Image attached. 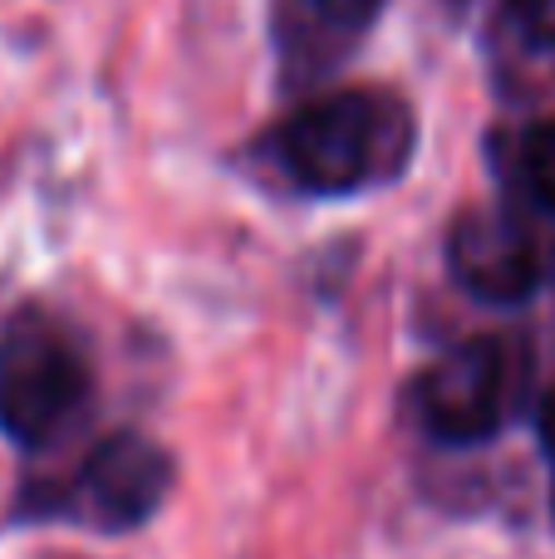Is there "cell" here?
Segmentation results:
<instances>
[{
  "mask_svg": "<svg viewBox=\"0 0 555 559\" xmlns=\"http://www.w3.org/2000/svg\"><path fill=\"white\" fill-rule=\"evenodd\" d=\"M413 153V114L379 88L324 94L291 114L271 138V157L295 187L320 197L393 182Z\"/></svg>",
  "mask_w": 555,
  "mask_h": 559,
  "instance_id": "obj_1",
  "label": "cell"
},
{
  "mask_svg": "<svg viewBox=\"0 0 555 559\" xmlns=\"http://www.w3.org/2000/svg\"><path fill=\"white\" fill-rule=\"evenodd\" d=\"M88 368L45 319H25L0 344V432L20 447H49L79 417Z\"/></svg>",
  "mask_w": 555,
  "mask_h": 559,
  "instance_id": "obj_2",
  "label": "cell"
},
{
  "mask_svg": "<svg viewBox=\"0 0 555 559\" xmlns=\"http://www.w3.org/2000/svg\"><path fill=\"white\" fill-rule=\"evenodd\" d=\"M173 491V456L143 432H114L84 456L55 511L94 531H138Z\"/></svg>",
  "mask_w": 555,
  "mask_h": 559,
  "instance_id": "obj_3",
  "label": "cell"
},
{
  "mask_svg": "<svg viewBox=\"0 0 555 559\" xmlns=\"http://www.w3.org/2000/svg\"><path fill=\"white\" fill-rule=\"evenodd\" d=\"M511 407V364L497 338H468L423 373L418 417L438 442L477 447L501 432Z\"/></svg>",
  "mask_w": 555,
  "mask_h": 559,
  "instance_id": "obj_4",
  "label": "cell"
},
{
  "mask_svg": "<svg viewBox=\"0 0 555 559\" xmlns=\"http://www.w3.org/2000/svg\"><path fill=\"white\" fill-rule=\"evenodd\" d=\"M448 265L468 295L487 305H521L541 280V255L527 226L507 212H468L448 236Z\"/></svg>",
  "mask_w": 555,
  "mask_h": 559,
  "instance_id": "obj_5",
  "label": "cell"
},
{
  "mask_svg": "<svg viewBox=\"0 0 555 559\" xmlns=\"http://www.w3.org/2000/svg\"><path fill=\"white\" fill-rule=\"evenodd\" d=\"M383 0H275V45L291 84L330 74L364 39Z\"/></svg>",
  "mask_w": 555,
  "mask_h": 559,
  "instance_id": "obj_6",
  "label": "cell"
},
{
  "mask_svg": "<svg viewBox=\"0 0 555 559\" xmlns=\"http://www.w3.org/2000/svg\"><path fill=\"white\" fill-rule=\"evenodd\" d=\"M521 182L546 212H555V123H536L521 138Z\"/></svg>",
  "mask_w": 555,
  "mask_h": 559,
  "instance_id": "obj_7",
  "label": "cell"
},
{
  "mask_svg": "<svg viewBox=\"0 0 555 559\" xmlns=\"http://www.w3.org/2000/svg\"><path fill=\"white\" fill-rule=\"evenodd\" d=\"M507 10L527 45H541V49L555 45V0H507Z\"/></svg>",
  "mask_w": 555,
  "mask_h": 559,
  "instance_id": "obj_8",
  "label": "cell"
},
{
  "mask_svg": "<svg viewBox=\"0 0 555 559\" xmlns=\"http://www.w3.org/2000/svg\"><path fill=\"white\" fill-rule=\"evenodd\" d=\"M536 423H541V447H546L551 462H555V388L546 393V403H541V417H536Z\"/></svg>",
  "mask_w": 555,
  "mask_h": 559,
  "instance_id": "obj_9",
  "label": "cell"
}]
</instances>
